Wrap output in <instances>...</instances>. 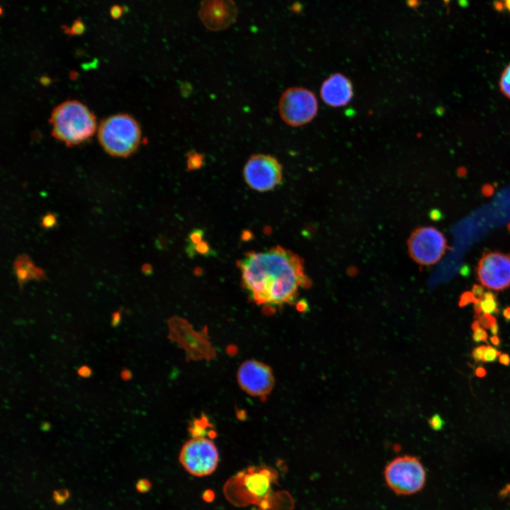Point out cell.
I'll use <instances>...</instances> for the list:
<instances>
[{"label": "cell", "instance_id": "d4e9b609", "mask_svg": "<svg viewBox=\"0 0 510 510\" xmlns=\"http://www.w3.org/2000/svg\"><path fill=\"white\" fill-rule=\"evenodd\" d=\"M204 237V232L201 229L193 230L188 237V244L193 245L201 242Z\"/></svg>", "mask_w": 510, "mask_h": 510}, {"label": "cell", "instance_id": "ac0fdd59", "mask_svg": "<svg viewBox=\"0 0 510 510\" xmlns=\"http://www.w3.org/2000/svg\"><path fill=\"white\" fill-rule=\"evenodd\" d=\"M208 426L209 422L207 419L203 416L193 422L190 431L193 437H204V436L209 433V431L207 429Z\"/></svg>", "mask_w": 510, "mask_h": 510}, {"label": "cell", "instance_id": "1f68e13d", "mask_svg": "<svg viewBox=\"0 0 510 510\" xmlns=\"http://www.w3.org/2000/svg\"><path fill=\"white\" fill-rule=\"evenodd\" d=\"M472 293L478 300H481L483 298L484 291V288L479 285H474L472 288Z\"/></svg>", "mask_w": 510, "mask_h": 510}, {"label": "cell", "instance_id": "7a4b0ae2", "mask_svg": "<svg viewBox=\"0 0 510 510\" xmlns=\"http://www.w3.org/2000/svg\"><path fill=\"white\" fill-rule=\"evenodd\" d=\"M278 472L265 465L249 466L232 476L223 487L226 499L237 506H256L260 510H287L282 492H276Z\"/></svg>", "mask_w": 510, "mask_h": 510}, {"label": "cell", "instance_id": "52a82bcc", "mask_svg": "<svg viewBox=\"0 0 510 510\" xmlns=\"http://www.w3.org/2000/svg\"><path fill=\"white\" fill-rule=\"evenodd\" d=\"M179 462L191 475L205 477L216 470L219 463V452L215 444L205 437H193L182 446Z\"/></svg>", "mask_w": 510, "mask_h": 510}, {"label": "cell", "instance_id": "7c38bea8", "mask_svg": "<svg viewBox=\"0 0 510 510\" xmlns=\"http://www.w3.org/2000/svg\"><path fill=\"white\" fill-rule=\"evenodd\" d=\"M237 13V7L233 0H202L198 17L208 30L220 31L236 21Z\"/></svg>", "mask_w": 510, "mask_h": 510}, {"label": "cell", "instance_id": "5b68a950", "mask_svg": "<svg viewBox=\"0 0 510 510\" xmlns=\"http://www.w3.org/2000/svg\"><path fill=\"white\" fill-rule=\"evenodd\" d=\"M385 479L389 488L400 495L415 494L424 487L426 471L415 456L404 455L392 460L385 468Z\"/></svg>", "mask_w": 510, "mask_h": 510}, {"label": "cell", "instance_id": "44dd1931", "mask_svg": "<svg viewBox=\"0 0 510 510\" xmlns=\"http://www.w3.org/2000/svg\"><path fill=\"white\" fill-rule=\"evenodd\" d=\"M70 497V492L67 488L58 489L53 491L52 497L54 502L57 505L64 504Z\"/></svg>", "mask_w": 510, "mask_h": 510}, {"label": "cell", "instance_id": "4dcf8cb0", "mask_svg": "<svg viewBox=\"0 0 510 510\" xmlns=\"http://www.w3.org/2000/svg\"><path fill=\"white\" fill-rule=\"evenodd\" d=\"M123 7L119 5H113L110 8V15L113 19H118L123 13Z\"/></svg>", "mask_w": 510, "mask_h": 510}, {"label": "cell", "instance_id": "30bf717a", "mask_svg": "<svg viewBox=\"0 0 510 510\" xmlns=\"http://www.w3.org/2000/svg\"><path fill=\"white\" fill-rule=\"evenodd\" d=\"M477 278L485 288L503 290L510 287V255L494 251L483 254L476 268Z\"/></svg>", "mask_w": 510, "mask_h": 510}, {"label": "cell", "instance_id": "5bb4252c", "mask_svg": "<svg viewBox=\"0 0 510 510\" xmlns=\"http://www.w3.org/2000/svg\"><path fill=\"white\" fill-rule=\"evenodd\" d=\"M171 331V336L175 338L181 346H183L186 351L190 349L201 351L205 358H208L203 349L210 353L212 347L206 339L205 330L202 333L195 332L187 321L183 319L174 317L169 322Z\"/></svg>", "mask_w": 510, "mask_h": 510}, {"label": "cell", "instance_id": "60d3db41", "mask_svg": "<svg viewBox=\"0 0 510 510\" xmlns=\"http://www.w3.org/2000/svg\"><path fill=\"white\" fill-rule=\"evenodd\" d=\"M121 376L125 380H128L131 378V373L128 370H123L121 373Z\"/></svg>", "mask_w": 510, "mask_h": 510}, {"label": "cell", "instance_id": "b9f144b4", "mask_svg": "<svg viewBox=\"0 0 510 510\" xmlns=\"http://www.w3.org/2000/svg\"><path fill=\"white\" fill-rule=\"evenodd\" d=\"M142 270L143 273H144L146 274H149L152 273V268L149 264H144L142 266Z\"/></svg>", "mask_w": 510, "mask_h": 510}, {"label": "cell", "instance_id": "d6986e66", "mask_svg": "<svg viewBox=\"0 0 510 510\" xmlns=\"http://www.w3.org/2000/svg\"><path fill=\"white\" fill-rule=\"evenodd\" d=\"M64 33L68 35H79L84 33L85 26L80 17H78L73 23L71 27H67L64 25L62 26Z\"/></svg>", "mask_w": 510, "mask_h": 510}, {"label": "cell", "instance_id": "d6a6232c", "mask_svg": "<svg viewBox=\"0 0 510 510\" xmlns=\"http://www.w3.org/2000/svg\"><path fill=\"white\" fill-rule=\"evenodd\" d=\"M78 374L81 377L86 378L91 375V370L86 366H83L78 369Z\"/></svg>", "mask_w": 510, "mask_h": 510}, {"label": "cell", "instance_id": "e0dca14e", "mask_svg": "<svg viewBox=\"0 0 510 510\" xmlns=\"http://www.w3.org/2000/svg\"><path fill=\"white\" fill-rule=\"evenodd\" d=\"M212 249L210 244L205 240H202L199 243L193 245L187 244L186 252L188 255L193 257L196 254L203 256H210Z\"/></svg>", "mask_w": 510, "mask_h": 510}, {"label": "cell", "instance_id": "277c9868", "mask_svg": "<svg viewBox=\"0 0 510 510\" xmlns=\"http://www.w3.org/2000/svg\"><path fill=\"white\" fill-rule=\"evenodd\" d=\"M141 137L136 120L128 115H112L101 123L98 129L99 141L109 154L125 157L138 147Z\"/></svg>", "mask_w": 510, "mask_h": 510}, {"label": "cell", "instance_id": "836d02e7", "mask_svg": "<svg viewBox=\"0 0 510 510\" xmlns=\"http://www.w3.org/2000/svg\"><path fill=\"white\" fill-rule=\"evenodd\" d=\"M474 317L475 318H479L482 314L483 311L481 307L480 301L476 302L474 303Z\"/></svg>", "mask_w": 510, "mask_h": 510}, {"label": "cell", "instance_id": "83f0119b", "mask_svg": "<svg viewBox=\"0 0 510 510\" xmlns=\"http://www.w3.org/2000/svg\"><path fill=\"white\" fill-rule=\"evenodd\" d=\"M152 487L151 482L146 478H141L135 484L136 490L140 493H147Z\"/></svg>", "mask_w": 510, "mask_h": 510}, {"label": "cell", "instance_id": "f546056e", "mask_svg": "<svg viewBox=\"0 0 510 510\" xmlns=\"http://www.w3.org/2000/svg\"><path fill=\"white\" fill-rule=\"evenodd\" d=\"M486 348H487V346L481 345V346L475 347L472 350V357L476 363L480 362V361L483 362L484 353Z\"/></svg>", "mask_w": 510, "mask_h": 510}, {"label": "cell", "instance_id": "2e32d148", "mask_svg": "<svg viewBox=\"0 0 510 510\" xmlns=\"http://www.w3.org/2000/svg\"><path fill=\"white\" fill-rule=\"evenodd\" d=\"M483 313L499 314L498 302L494 293L490 291L484 292L482 299L480 300Z\"/></svg>", "mask_w": 510, "mask_h": 510}, {"label": "cell", "instance_id": "8fae6325", "mask_svg": "<svg viewBox=\"0 0 510 510\" xmlns=\"http://www.w3.org/2000/svg\"><path fill=\"white\" fill-rule=\"evenodd\" d=\"M237 377L241 389L253 397H266L275 385L271 367L254 359L246 360L239 366Z\"/></svg>", "mask_w": 510, "mask_h": 510}, {"label": "cell", "instance_id": "9a60e30c", "mask_svg": "<svg viewBox=\"0 0 510 510\" xmlns=\"http://www.w3.org/2000/svg\"><path fill=\"white\" fill-rule=\"evenodd\" d=\"M14 270L19 285H23L31 279L41 280L45 278V273L36 267L31 260L26 256H18L14 263Z\"/></svg>", "mask_w": 510, "mask_h": 510}, {"label": "cell", "instance_id": "6da1fadb", "mask_svg": "<svg viewBox=\"0 0 510 510\" xmlns=\"http://www.w3.org/2000/svg\"><path fill=\"white\" fill-rule=\"evenodd\" d=\"M237 265L250 300L271 310L294 303L300 290L310 288L312 283L302 259L280 246L246 252Z\"/></svg>", "mask_w": 510, "mask_h": 510}, {"label": "cell", "instance_id": "ffe728a7", "mask_svg": "<svg viewBox=\"0 0 510 510\" xmlns=\"http://www.w3.org/2000/svg\"><path fill=\"white\" fill-rule=\"evenodd\" d=\"M500 89L505 96L510 98V64L504 69L500 79Z\"/></svg>", "mask_w": 510, "mask_h": 510}, {"label": "cell", "instance_id": "8d00e7d4", "mask_svg": "<svg viewBox=\"0 0 510 510\" xmlns=\"http://www.w3.org/2000/svg\"><path fill=\"white\" fill-rule=\"evenodd\" d=\"M507 495L510 496V484H506L499 492V497L504 498Z\"/></svg>", "mask_w": 510, "mask_h": 510}, {"label": "cell", "instance_id": "ee69618b", "mask_svg": "<svg viewBox=\"0 0 510 510\" xmlns=\"http://www.w3.org/2000/svg\"><path fill=\"white\" fill-rule=\"evenodd\" d=\"M480 324L479 320L476 319L472 323L471 328L473 331H475L477 329L480 328Z\"/></svg>", "mask_w": 510, "mask_h": 510}, {"label": "cell", "instance_id": "74e56055", "mask_svg": "<svg viewBox=\"0 0 510 510\" xmlns=\"http://www.w3.org/2000/svg\"><path fill=\"white\" fill-rule=\"evenodd\" d=\"M475 374L479 378H483L487 375V371L483 367L480 366L475 369Z\"/></svg>", "mask_w": 510, "mask_h": 510}, {"label": "cell", "instance_id": "d590c367", "mask_svg": "<svg viewBox=\"0 0 510 510\" xmlns=\"http://www.w3.org/2000/svg\"><path fill=\"white\" fill-rule=\"evenodd\" d=\"M120 318H121L120 311H116V312H113L112 314V320H111L112 325L113 327L117 326L120 321Z\"/></svg>", "mask_w": 510, "mask_h": 510}, {"label": "cell", "instance_id": "f6af8a7d", "mask_svg": "<svg viewBox=\"0 0 510 510\" xmlns=\"http://www.w3.org/2000/svg\"><path fill=\"white\" fill-rule=\"evenodd\" d=\"M407 3L409 6L415 7L418 4V0H408Z\"/></svg>", "mask_w": 510, "mask_h": 510}, {"label": "cell", "instance_id": "4316f807", "mask_svg": "<svg viewBox=\"0 0 510 510\" xmlns=\"http://www.w3.org/2000/svg\"><path fill=\"white\" fill-rule=\"evenodd\" d=\"M478 301H480V300H478L477 299H476L472 292L466 291V292L463 293L460 297L459 306L460 307L466 306L469 303H471V302L475 303Z\"/></svg>", "mask_w": 510, "mask_h": 510}, {"label": "cell", "instance_id": "7402d4cb", "mask_svg": "<svg viewBox=\"0 0 510 510\" xmlns=\"http://www.w3.org/2000/svg\"><path fill=\"white\" fill-rule=\"evenodd\" d=\"M57 225V217L52 212H47L41 219L40 225L45 229L52 228Z\"/></svg>", "mask_w": 510, "mask_h": 510}, {"label": "cell", "instance_id": "e575fe53", "mask_svg": "<svg viewBox=\"0 0 510 510\" xmlns=\"http://www.w3.org/2000/svg\"><path fill=\"white\" fill-rule=\"evenodd\" d=\"M499 362L504 366H510V356L508 353L501 354L499 356Z\"/></svg>", "mask_w": 510, "mask_h": 510}, {"label": "cell", "instance_id": "8992f818", "mask_svg": "<svg viewBox=\"0 0 510 510\" xmlns=\"http://www.w3.org/2000/svg\"><path fill=\"white\" fill-rule=\"evenodd\" d=\"M282 120L292 127H299L311 122L318 110V103L314 93L301 86L287 89L280 96L278 104Z\"/></svg>", "mask_w": 510, "mask_h": 510}, {"label": "cell", "instance_id": "484cf974", "mask_svg": "<svg viewBox=\"0 0 510 510\" xmlns=\"http://www.w3.org/2000/svg\"><path fill=\"white\" fill-rule=\"evenodd\" d=\"M430 427L434 431H440L443 429L445 421L438 414H435L429 419Z\"/></svg>", "mask_w": 510, "mask_h": 510}, {"label": "cell", "instance_id": "3957f363", "mask_svg": "<svg viewBox=\"0 0 510 510\" xmlns=\"http://www.w3.org/2000/svg\"><path fill=\"white\" fill-rule=\"evenodd\" d=\"M50 119L55 137L69 145L88 140L96 128L93 113L85 105L76 101L60 104Z\"/></svg>", "mask_w": 510, "mask_h": 510}, {"label": "cell", "instance_id": "603a6c76", "mask_svg": "<svg viewBox=\"0 0 510 510\" xmlns=\"http://www.w3.org/2000/svg\"><path fill=\"white\" fill-rule=\"evenodd\" d=\"M500 355V351L492 347L491 346H487L484 353L483 362H494Z\"/></svg>", "mask_w": 510, "mask_h": 510}, {"label": "cell", "instance_id": "ba28073f", "mask_svg": "<svg viewBox=\"0 0 510 510\" xmlns=\"http://www.w3.org/2000/svg\"><path fill=\"white\" fill-rule=\"evenodd\" d=\"M243 176L247 186L258 192L278 186L283 179V167L278 159L267 154H255L245 162Z\"/></svg>", "mask_w": 510, "mask_h": 510}, {"label": "cell", "instance_id": "ab89813d", "mask_svg": "<svg viewBox=\"0 0 510 510\" xmlns=\"http://www.w3.org/2000/svg\"><path fill=\"white\" fill-rule=\"evenodd\" d=\"M503 316L506 322L510 321V307H507L504 310Z\"/></svg>", "mask_w": 510, "mask_h": 510}, {"label": "cell", "instance_id": "4fadbf2b", "mask_svg": "<svg viewBox=\"0 0 510 510\" xmlns=\"http://www.w3.org/2000/svg\"><path fill=\"white\" fill-rule=\"evenodd\" d=\"M353 89L350 79L341 73H335L325 79L320 88L323 101L331 107L347 105L353 98Z\"/></svg>", "mask_w": 510, "mask_h": 510}, {"label": "cell", "instance_id": "f35d334b", "mask_svg": "<svg viewBox=\"0 0 510 510\" xmlns=\"http://www.w3.org/2000/svg\"><path fill=\"white\" fill-rule=\"evenodd\" d=\"M489 339L493 345L496 346H499L500 345V339L497 335H493Z\"/></svg>", "mask_w": 510, "mask_h": 510}, {"label": "cell", "instance_id": "f1b7e54d", "mask_svg": "<svg viewBox=\"0 0 510 510\" xmlns=\"http://www.w3.org/2000/svg\"><path fill=\"white\" fill-rule=\"evenodd\" d=\"M487 336H488L487 332L480 327L474 331L472 334V339L476 343L487 342Z\"/></svg>", "mask_w": 510, "mask_h": 510}, {"label": "cell", "instance_id": "9c48e42d", "mask_svg": "<svg viewBox=\"0 0 510 510\" xmlns=\"http://www.w3.org/2000/svg\"><path fill=\"white\" fill-rule=\"evenodd\" d=\"M411 258L421 266L437 263L448 248L446 239L434 227H421L410 234L407 242Z\"/></svg>", "mask_w": 510, "mask_h": 510}, {"label": "cell", "instance_id": "bcb514c9", "mask_svg": "<svg viewBox=\"0 0 510 510\" xmlns=\"http://www.w3.org/2000/svg\"><path fill=\"white\" fill-rule=\"evenodd\" d=\"M509 230H510V225H509Z\"/></svg>", "mask_w": 510, "mask_h": 510}, {"label": "cell", "instance_id": "7bdbcfd3", "mask_svg": "<svg viewBox=\"0 0 510 510\" xmlns=\"http://www.w3.org/2000/svg\"><path fill=\"white\" fill-rule=\"evenodd\" d=\"M490 332L492 335H497L498 334L499 327L497 323L491 327Z\"/></svg>", "mask_w": 510, "mask_h": 510}, {"label": "cell", "instance_id": "cb8c5ba5", "mask_svg": "<svg viewBox=\"0 0 510 510\" xmlns=\"http://www.w3.org/2000/svg\"><path fill=\"white\" fill-rule=\"evenodd\" d=\"M480 325L484 329H491L497 323L496 318L491 314L484 313L479 318Z\"/></svg>", "mask_w": 510, "mask_h": 510}]
</instances>
